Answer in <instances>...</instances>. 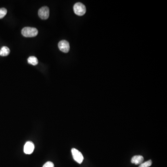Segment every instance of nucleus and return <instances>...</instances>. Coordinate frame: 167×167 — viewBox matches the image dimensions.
<instances>
[{
    "mask_svg": "<svg viewBox=\"0 0 167 167\" xmlns=\"http://www.w3.org/2000/svg\"><path fill=\"white\" fill-rule=\"evenodd\" d=\"M22 34L26 37H34L38 35V31L34 27H25L22 29Z\"/></svg>",
    "mask_w": 167,
    "mask_h": 167,
    "instance_id": "1",
    "label": "nucleus"
},
{
    "mask_svg": "<svg viewBox=\"0 0 167 167\" xmlns=\"http://www.w3.org/2000/svg\"><path fill=\"white\" fill-rule=\"evenodd\" d=\"M73 10L75 14L78 16L84 15L86 12V8L84 4L80 2H77L73 7Z\"/></svg>",
    "mask_w": 167,
    "mask_h": 167,
    "instance_id": "2",
    "label": "nucleus"
},
{
    "mask_svg": "<svg viewBox=\"0 0 167 167\" xmlns=\"http://www.w3.org/2000/svg\"><path fill=\"white\" fill-rule=\"evenodd\" d=\"M71 151L73 159L77 163L81 164L84 160V157L82 153L75 148H72Z\"/></svg>",
    "mask_w": 167,
    "mask_h": 167,
    "instance_id": "3",
    "label": "nucleus"
},
{
    "mask_svg": "<svg viewBox=\"0 0 167 167\" xmlns=\"http://www.w3.org/2000/svg\"><path fill=\"white\" fill-rule=\"evenodd\" d=\"M38 15L42 20H47L49 16V9L46 6L42 7L39 10Z\"/></svg>",
    "mask_w": 167,
    "mask_h": 167,
    "instance_id": "4",
    "label": "nucleus"
},
{
    "mask_svg": "<svg viewBox=\"0 0 167 167\" xmlns=\"http://www.w3.org/2000/svg\"><path fill=\"white\" fill-rule=\"evenodd\" d=\"M59 49L65 53H67L70 50V45L68 41L65 40H61L58 44Z\"/></svg>",
    "mask_w": 167,
    "mask_h": 167,
    "instance_id": "5",
    "label": "nucleus"
},
{
    "mask_svg": "<svg viewBox=\"0 0 167 167\" xmlns=\"http://www.w3.org/2000/svg\"><path fill=\"white\" fill-rule=\"evenodd\" d=\"M35 149V145L32 142L28 141L26 143L24 147V152L26 154L30 155L32 154Z\"/></svg>",
    "mask_w": 167,
    "mask_h": 167,
    "instance_id": "6",
    "label": "nucleus"
},
{
    "mask_svg": "<svg viewBox=\"0 0 167 167\" xmlns=\"http://www.w3.org/2000/svg\"><path fill=\"white\" fill-rule=\"evenodd\" d=\"M144 160V158L143 156L140 155L135 156L132 158L131 162L132 163L136 164V165H140L143 163Z\"/></svg>",
    "mask_w": 167,
    "mask_h": 167,
    "instance_id": "7",
    "label": "nucleus"
},
{
    "mask_svg": "<svg viewBox=\"0 0 167 167\" xmlns=\"http://www.w3.org/2000/svg\"><path fill=\"white\" fill-rule=\"evenodd\" d=\"M10 53V48L7 47H3L0 50V55L1 56H8Z\"/></svg>",
    "mask_w": 167,
    "mask_h": 167,
    "instance_id": "8",
    "label": "nucleus"
},
{
    "mask_svg": "<svg viewBox=\"0 0 167 167\" xmlns=\"http://www.w3.org/2000/svg\"><path fill=\"white\" fill-rule=\"evenodd\" d=\"M27 62L29 64L33 65H36L38 64V61L36 57L35 56H31L28 58Z\"/></svg>",
    "mask_w": 167,
    "mask_h": 167,
    "instance_id": "9",
    "label": "nucleus"
},
{
    "mask_svg": "<svg viewBox=\"0 0 167 167\" xmlns=\"http://www.w3.org/2000/svg\"><path fill=\"white\" fill-rule=\"evenodd\" d=\"M152 161L151 160H149L148 161L141 163L139 165V167H149L151 166V165H152Z\"/></svg>",
    "mask_w": 167,
    "mask_h": 167,
    "instance_id": "10",
    "label": "nucleus"
},
{
    "mask_svg": "<svg viewBox=\"0 0 167 167\" xmlns=\"http://www.w3.org/2000/svg\"><path fill=\"white\" fill-rule=\"evenodd\" d=\"M7 13V10L5 8L0 9V19H2L5 17Z\"/></svg>",
    "mask_w": 167,
    "mask_h": 167,
    "instance_id": "11",
    "label": "nucleus"
},
{
    "mask_svg": "<svg viewBox=\"0 0 167 167\" xmlns=\"http://www.w3.org/2000/svg\"><path fill=\"white\" fill-rule=\"evenodd\" d=\"M43 167H54V164L51 161H48L44 164Z\"/></svg>",
    "mask_w": 167,
    "mask_h": 167,
    "instance_id": "12",
    "label": "nucleus"
}]
</instances>
